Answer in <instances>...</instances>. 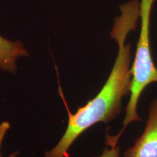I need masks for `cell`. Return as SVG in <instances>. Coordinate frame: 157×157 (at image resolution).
<instances>
[{"mask_svg":"<svg viewBox=\"0 0 157 157\" xmlns=\"http://www.w3.org/2000/svg\"><path fill=\"white\" fill-rule=\"evenodd\" d=\"M132 27L125 23L113 25L111 36L118 45V55L106 82L94 98L77 111H70L60 85L59 92L68 113L67 128L58 144L44 157H68V150L78 136L94 124H107L118 117L122 112V100L130 93L132 83L131 47L126 44Z\"/></svg>","mask_w":157,"mask_h":157,"instance_id":"cell-1","label":"cell"},{"mask_svg":"<svg viewBox=\"0 0 157 157\" xmlns=\"http://www.w3.org/2000/svg\"><path fill=\"white\" fill-rule=\"evenodd\" d=\"M10 126H11L10 123L7 122V121L3 122L0 124V157H1V144H2V141L3 140L6 132L10 128Z\"/></svg>","mask_w":157,"mask_h":157,"instance_id":"cell-6","label":"cell"},{"mask_svg":"<svg viewBox=\"0 0 157 157\" xmlns=\"http://www.w3.org/2000/svg\"><path fill=\"white\" fill-rule=\"evenodd\" d=\"M155 1L141 0L140 2V33L131 67L130 96L125 108L123 127L118 134L113 137L115 140L118 141L130 123L142 121L137 113L138 101L142 93L149 84L157 83V68L152 60L150 40L151 12Z\"/></svg>","mask_w":157,"mask_h":157,"instance_id":"cell-2","label":"cell"},{"mask_svg":"<svg viewBox=\"0 0 157 157\" xmlns=\"http://www.w3.org/2000/svg\"><path fill=\"white\" fill-rule=\"evenodd\" d=\"M28 56V52L19 41H11L0 36V69L15 73L17 58Z\"/></svg>","mask_w":157,"mask_h":157,"instance_id":"cell-4","label":"cell"},{"mask_svg":"<svg viewBox=\"0 0 157 157\" xmlns=\"http://www.w3.org/2000/svg\"><path fill=\"white\" fill-rule=\"evenodd\" d=\"M124 157H157V98L150 105L143 133L124 153Z\"/></svg>","mask_w":157,"mask_h":157,"instance_id":"cell-3","label":"cell"},{"mask_svg":"<svg viewBox=\"0 0 157 157\" xmlns=\"http://www.w3.org/2000/svg\"><path fill=\"white\" fill-rule=\"evenodd\" d=\"M105 148L100 156L98 157H119L120 148L118 146Z\"/></svg>","mask_w":157,"mask_h":157,"instance_id":"cell-5","label":"cell"}]
</instances>
